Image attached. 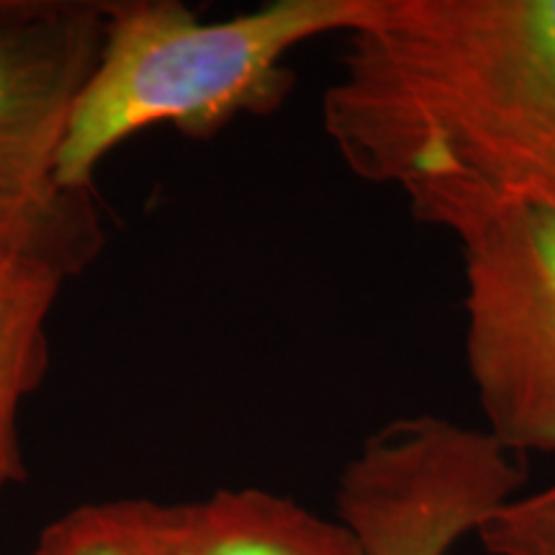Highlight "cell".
<instances>
[{"instance_id": "7a4b0ae2", "label": "cell", "mask_w": 555, "mask_h": 555, "mask_svg": "<svg viewBox=\"0 0 555 555\" xmlns=\"http://www.w3.org/2000/svg\"><path fill=\"white\" fill-rule=\"evenodd\" d=\"M106 0H0V253L69 281L101 258L95 191L60 183V150L99 62Z\"/></svg>"}, {"instance_id": "8992f818", "label": "cell", "mask_w": 555, "mask_h": 555, "mask_svg": "<svg viewBox=\"0 0 555 555\" xmlns=\"http://www.w3.org/2000/svg\"><path fill=\"white\" fill-rule=\"evenodd\" d=\"M65 278L41 262L0 253V502L26 481L21 406L50 367L47 324Z\"/></svg>"}, {"instance_id": "ba28073f", "label": "cell", "mask_w": 555, "mask_h": 555, "mask_svg": "<svg viewBox=\"0 0 555 555\" xmlns=\"http://www.w3.org/2000/svg\"><path fill=\"white\" fill-rule=\"evenodd\" d=\"M491 555H555V483L525 499H509L478 527Z\"/></svg>"}, {"instance_id": "3957f363", "label": "cell", "mask_w": 555, "mask_h": 555, "mask_svg": "<svg viewBox=\"0 0 555 555\" xmlns=\"http://www.w3.org/2000/svg\"><path fill=\"white\" fill-rule=\"evenodd\" d=\"M466 365L486 433L555 453V206H517L461 237Z\"/></svg>"}, {"instance_id": "6da1fadb", "label": "cell", "mask_w": 555, "mask_h": 555, "mask_svg": "<svg viewBox=\"0 0 555 555\" xmlns=\"http://www.w3.org/2000/svg\"><path fill=\"white\" fill-rule=\"evenodd\" d=\"M376 0H273L204 21L178 0H106V29L60 150V183L95 191L101 163L144 129L168 124L211 139L240 116H268L294 88L286 57L350 34Z\"/></svg>"}, {"instance_id": "277c9868", "label": "cell", "mask_w": 555, "mask_h": 555, "mask_svg": "<svg viewBox=\"0 0 555 555\" xmlns=\"http://www.w3.org/2000/svg\"><path fill=\"white\" fill-rule=\"evenodd\" d=\"M525 481L522 455L442 416L393 420L347 463L339 522L363 555H448Z\"/></svg>"}, {"instance_id": "5b68a950", "label": "cell", "mask_w": 555, "mask_h": 555, "mask_svg": "<svg viewBox=\"0 0 555 555\" xmlns=\"http://www.w3.org/2000/svg\"><path fill=\"white\" fill-rule=\"evenodd\" d=\"M172 555H363L350 527L262 489L176 504Z\"/></svg>"}, {"instance_id": "52a82bcc", "label": "cell", "mask_w": 555, "mask_h": 555, "mask_svg": "<svg viewBox=\"0 0 555 555\" xmlns=\"http://www.w3.org/2000/svg\"><path fill=\"white\" fill-rule=\"evenodd\" d=\"M176 504L150 499L82 504L41 530L29 555H172Z\"/></svg>"}]
</instances>
